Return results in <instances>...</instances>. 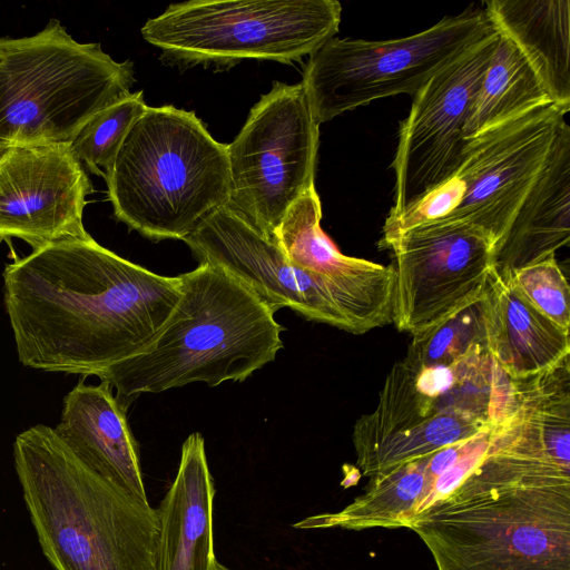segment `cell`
Listing matches in <instances>:
<instances>
[{
	"mask_svg": "<svg viewBox=\"0 0 570 570\" xmlns=\"http://www.w3.org/2000/svg\"><path fill=\"white\" fill-rule=\"evenodd\" d=\"M3 302L19 362L100 376L147 348L181 293L89 234L56 240L7 264Z\"/></svg>",
	"mask_w": 570,
	"mask_h": 570,
	"instance_id": "obj_1",
	"label": "cell"
},
{
	"mask_svg": "<svg viewBox=\"0 0 570 570\" xmlns=\"http://www.w3.org/2000/svg\"><path fill=\"white\" fill-rule=\"evenodd\" d=\"M407 528L438 570H570V472L511 415L481 463Z\"/></svg>",
	"mask_w": 570,
	"mask_h": 570,
	"instance_id": "obj_2",
	"label": "cell"
},
{
	"mask_svg": "<svg viewBox=\"0 0 570 570\" xmlns=\"http://www.w3.org/2000/svg\"><path fill=\"white\" fill-rule=\"evenodd\" d=\"M13 461L55 570H157V509L86 466L53 428L38 424L17 435Z\"/></svg>",
	"mask_w": 570,
	"mask_h": 570,
	"instance_id": "obj_3",
	"label": "cell"
},
{
	"mask_svg": "<svg viewBox=\"0 0 570 570\" xmlns=\"http://www.w3.org/2000/svg\"><path fill=\"white\" fill-rule=\"evenodd\" d=\"M179 278L180 297L153 343L99 376L126 409L142 393L244 381L283 347L275 313L225 269L199 263Z\"/></svg>",
	"mask_w": 570,
	"mask_h": 570,
	"instance_id": "obj_4",
	"label": "cell"
},
{
	"mask_svg": "<svg viewBox=\"0 0 570 570\" xmlns=\"http://www.w3.org/2000/svg\"><path fill=\"white\" fill-rule=\"evenodd\" d=\"M115 217L153 239H181L227 206V145L194 111L147 107L105 174Z\"/></svg>",
	"mask_w": 570,
	"mask_h": 570,
	"instance_id": "obj_5",
	"label": "cell"
},
{
	"mask_svg": "<svg viewBox=\"0 0 570 570\" xmlns=\"http://www.w3.org/2000/svg\"><path fill=\"white\" fill-rule=\"evenodd\" d=\"M134 81L131 61L78 42L53 18L36 35L0 38V146L69 144Z\"/></svg>",
	"mask_w": 570,
	"mask_h": 570,
	"instance_id": "obj_6",
	"label": "cell"
},
{
	"mask_svg": "<svg viewBox=\"0 0 570 570\" xmlns=\"http://www.w3.org/2000/svg\"><path fill=\"white\" fill-rule=\"evenodd\" d=\"M341 13L336 0H190L148 19L141 36L180 67L291 63L335 37Z\"/></svg>",
	"mask_w": 570,
	"mask_h": 570,
	"instance_id": "obj_7",
	"label": "cell"
},
{
	"mask_svg": "<svg viewBox=\"0 0 570 570\" xmlns=\"http://www.w3.org/2000/svg\"><path fill=\"white\" fill-rule=\"evenodd\" d=\"M566 112L533 108L469 139L458 169L402 214L386 217L379 247L435 222H462L484 232L495 248L544 166Z\"/></svg>",
	"mask_w": 570,
	"mask_h": 570,
	"instance_id": "obj_8",
	"label": "cell"
},
{
	"mask_svg": "<svg viewBox=\"0 0 570 570\" xmlns=\"http://www.w3.org/2000/svg\"><path fill=\"white\" fill-rule=\"evenodd\" d=\"M495 33L484 9L468 8L399 39L333 37L308 56L301 83L321 125L376 99L414 97L436 73Z\"/></svg>",
	"mask_w": 570,
	"mask_h": 570,
	"instance_id": "obj_9",
	"label": "cell"
},
{
	"mask_svg": "<svg viewBox=\"0 0 570 570\" xmlns=\"http://www.w3.org/2000/svg\"><path fill=\"white\" fill-rule=\"evenodd\" d=\"M318 137L303 85L275 81L227 145V206L272 242L288 208L315 186Z\"/></svg>",
	"mask_w": 570,
	"mask_h": 570,
	"instance_id": "obj_10",
	"label": "cell"
},
{
	"mask_svg": "<svg viewBox=\"0 0 570 570\" xmlns=\"http://www.w3.org/2000/svg\"><path fill=\"white\" fill-rule=\"evenodd\" d=\"M383 249L395 258L392 323L412 336L480 298L494 268L493 240L462 222L415 226Z\"/></svg>",
	"mask_w": 570,
	"mask_h": 570,
	"instance_id": "obj_11",
	"label": "cell"
},
{
	"mask_svg": "<svg viewBox=\"0 0 570 570\" xmlns=\"http://www.w3.org/2000/svg\"><path fill=\"white\" fill-rule=\"evenodd\" d=\"M498 38L497 31L469 49L412 97L392 163L394 205L387 217L402 214L460 166L469 142L465 121Z\"/></svg>",
	"mask_w": 570,
	"mask_h": 570,
	"instance_id": "obj_12",
	"label": "cell"
},
{
	"mask_svg": "<svg viewBox=\"0 0 570 570\" xmlns=\"http://www.w3.org/2000/svg\"><path fill=\"white\" fill-rule=\"evenodd\" d=\"M87 170L68 144L0 146V236L33 249L68 237H83Z\"/></svg>",
	"mask_w": 570,
	"mask_h": 570,
	"instance_id": "obj_13",
	"label": "cell"
},
{
	"mask_svg": "<svg viewBox=\"0 0 570 570\" xmlns=\"http://www.w3.org/2000/svg\"><path fill=\"white\" fill-rule=\"evenodd\" d=\"M184 242L199 263L225 269L272 312L288 307L309 321L354 334L326 284L292 264L274 242L228 206L213 213Z\"/></svg>",
	"mask_w": 570,
	"mask_h": 570,
	"instance_id": "obj_14",
	"label": "cell"
},
{
	"mask_svg": "<svg viewBox=\"0 0 570 570\" xmlns=\"http://www.w3.org/2000/svg\"><path fill=\"white\" fill-rule=\"evenodd\" d=\"M491 426L468 415L438 411L416 389L414 371L402 360L386 375L376 407L354 424L357 466L371 478Z\"/></svg>",
	"mask_w": 570,
	"mask_h": 570,
	"instance_id": "obj_15",
	"label": "cell"
},
{
	"mask_svg": "<svg viewBox=\"0 0 570 570\" xmlns=\"http://www.w3.org/2000/svg\"><path fill=\"white\" fill-rule=\"evenodd\" d=\"M315 186L286 212L274 243L295 266L321 278L354 327V334L392 323L395 269L342 254L321 227Z\"/></svg>",
	"mask_w": 570,
	"mask_h": 570,
	"instance_id": "obj_16",
	"label": "cell"
},
{
	"mask_svg": "<svg viewBox=\"0 0 570 570\" xmlns=\"http://www.w3.org/2000/svg\"><path fill=\"white\" fill-rule=\"evenodd\" d=\"M53 429L86 466L148 501L138 444L126 407L112 395L109 384L80 381L65 396L60 421Z\"/></svg>",
	"mask_w": 570,
	"mask_h": 570,
	"instance_id": "obj_17",
	"label": "cell"
},
{
	"mask_svg": "<svg viewBox=\"0 0 570 570\" xmlns=\"http://www.w3.org/2000/svg\"><path fill=\"white\" fill-rule=\"evenodd\" d=\"M214 497L204 438L195 432L183 443L177 474L157 508V570H215Z\"/></svg>",
	"mask_w": 570,
	"mask_h": 570,
	"instance_id": "obj_18",
	"label": "cell"
},
{
	"mask_svg": "<svg viewBox=\"0 0 570 570\" xmlns=\"http://www.w3.org/2000/svg\"><path fill=\"white\" fill-rule=\"evenodd\" d=\"M570 239V126L564 119L548 159L494 252V269L509 275L554 257Z\"/></svg>",
	"mask_w": 570,
	"mask_h": 570,
	"instance_id": "obj_19",
	"label": "cell"
},
{
	"mask_svg": "<svg viewBox=\"0 0 570 570\" xmlns=\"http://www.w3.org/2000/svg\"><path fill=\"white\" fill-rule=\"evenodd\" d=\"M484 315L488 351L513 381L543 373L569 356L570 331L535 309L511 277L494 268L487 281Z\"/></svg>",
	"mask_w": 570,
	"mask_h": 570,
	"instance_id": "obj_20",
	"label": "cell"
},
{
	"mask_svg": "<svg viewBox=\"0 0 570 570\" xmlns=\"http://www.w3.org/2000/svg\"><path fill=\"white\" fill-rule=\"evenodd\" d=\"M483 8L495 30L528 59L552 101L570 110V1L490 0Z\"/></svg>",
	"mask_w": 570,
	"mask_h": 570,
	"instance_id": "obj_21",
	"label": "cell"
},
{
	"mask_svg": "<svg viewBox=\"0 0 570 570\" xmlns=\"http://www.w3.org/2000/svg\"><path fill=\"white\" fill-rule=\"evenodd\" d=\"M413 371L416 389L438 411L498 425L518 406L515 381L501 370L487 348H479L446 366Z\"/></svg>",
	"mask_w": 570,
	"mask_h": 570,
	"instance_id": "obj_22",
	"label": "cell"
},
{
	"mask_svg": "<svg viewBox=\"0 0 570 570\" xmlns=\"http://www.w3.org/2000/svg\"><path fill=\"white\" fill-rule=\"evenodd\" d=\"M554 104L518 47L499 38L464 126L466 140L542 105Z\"/></svg>",
	"mask_w": 570,
	"mask_h": 570,
	"instance_id": "obj_23",
	"label": "cell"
},
{
	"mask_svg": "<svg viewBox=\"0 0 570 570\" xmlns=\"http://www.w3.org/2000/svg\"><path fill=\"white\" fill-rule=\"evenodd\" d=\"M429 454L371 476L366 492L336 512L304 518L297 529L405 528L423 487Z\"/></svg>",
	"mask_w": 570,
	"mask_h": 570,
	"instance_id": "obj_24",
	"label": "cell"
},
{
	"mask_svg": "<svg viewBox=\"0 0 570 570\" xmlns=\"http://www.w3.org/2000/svg\"><path fill=\"white\" fill-rule=\"evenodd\" d=\"M479 348L488 350L484 294L439 324L413 335L403 361L412 370L446 366Z\"/></svg>",
	"mask_w": 570,
	"mask_h": 570,
	"instance_id": "obj_25",
	"label": "cell"
},
{
	"mask_svg": "<svg viewBox=\"0 0 570 570\" xmlns=\"http://www.w3.org/2000/svg\"><path fill=\"white\" fill-rule=\"evenodd\" d=\"M147 107L142 91H137L105 108L68 144L72 156L86 170L105 176L129 129Z\"/></svg>",
	"mask_w": 570,
	"mask_h": 570,
	"instance_id": "obj_26",
	"label": "cell"
},
{
	"mask_svg": "<svg viewBox=\"0 0 570 570\" xmlns=\"http://www.w3.org/2000/svg\"><path fill=\"white\" fill-rule=\"evenodd\" d=\"M509 276L528 303L570 331V288L556 257L517 269Z\"/></svg>",
	"mask_w": 570,
	"mask_h": 570,
	"instance_id": "obj_27",
	"label": "cell"
},
{
	"mask_svg": "<svg viewBox=\"0 0 570 570\" xmlns=\"http://www.w3.org/2000/svg\"><path fill=\"white\" fill-rule=\"evenodd\" d=\"M494 426L465 440L453 463L434 481L430 490L415 503L405 528L430 507L446 498L481 463L490 448Z\"/></svg>",
	"mask_w": 570,
	"mask_h": 570,
	"instance_id": "obj_28",
	"label": "cell"
},
{
	"mask_svg": "<svg viewBox=\"0 0 570 570\" xmlns=\"http://www.w3.org/2000/svg\"><path fill=\"white\" fill-rule=\"evenodd\" d=\"M215 570H232L227 567H225L224 564H220L218 561L216 563V567H215Z\"/></svg>",
	"mask_w": 570,
	"mask_h": 570,
	"instance_id": "obj_29",
	"label": "cell"
},
{
	"mask_svg": "<svg viewBox=\"0 0 570 570\" xmlns=\"http://www.w3.org/2000/svg\"><path fill=\"white\" fill-rule=\"evenodd\" d=\"M2 240H4V238L2 236H0V244L2 243Z\"/></svg>",
	"mask_w": 570,
	"mask_h": 570,
	"instance_id": "obj_30",
	"label": "cell"
}]
</instances>
